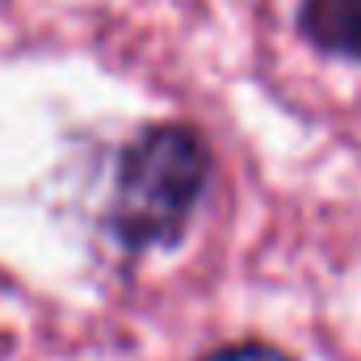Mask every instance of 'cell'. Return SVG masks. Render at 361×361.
<instances>
[{
	"mask_svg": "<svg viewBox=\"0 0 361 361\" xmlns=\"http://www.w3.org/2000/svg\"><path fill=\"white\" fill-rule=\"evenodd\" d=\"M219 173L206 130L189 118L139 126L114 160L105 231L126 261L169 252L189 235Z\"/></svg>",
	"mask_w": 361,
	"mask_h": 361,
	"instance_id": "cell-1",
	"label": "cell"
},
{
	"mask_svg": "<svg viewBox=\"0 0 361 361\" xmlns=\"http://www.w3.org/2000/svg\"><path fill=\"white\" fill-rule=\"evenodd\" d=\"M294 34L315 55L361 68V0H298Z\"/></svg>",
	"mask_w": 361,
	"mask_h": 361,
	"instance_id": "cell-2",
	"label": "cell"
},
{
	"mask_svg": "<svg viewBox=\"0 0 361 361\" xmlns=\"http://www.w3.org/2000/svg\"><path fill=\"white\" fill-rule=\"evenodd\" d=\"M193 361H298V353H290L269 336H235V341H219L202 349Z\"/></svg>",
	"mask_w": 361,
	"mask_h": 361,
	"instance_id": "cell-3",
	"label": "cell"
}]
</instances>
